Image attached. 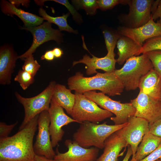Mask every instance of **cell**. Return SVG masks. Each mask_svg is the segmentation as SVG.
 I'll list each match as a JSON object with an SVG mask.
<instances>
[{
  "instance_id": "obj_37",
  "label": "cell",
  "mask_w": 161,
  "mask_h": 161,
  "mask_svg": "<svg viewBox=\"0 0 161 161\" xmlns=\"http://www.w3.org/2000/svg\"><path fill=\"white\" fill-rule=\"evenodd\" d=\"M55 57L52 50L47 51L41 57L42 60H46L48 61H52L53 60Z\"/></svg>"
},
{
  "instance_id": "obj_12",
  "label": "cell",
  "mask_w": 161,
  "mask_h": 161,
  "mask_svg": "<svg viewBox=\"0 0 161 161\" xmlns=\"http://www.w3.org/2000/svg\"><path fill=\"white\" fill-rule=\"evenodd\" d=\"M121 133L132 151L133 159L144 135L149 132V123L146 120L133 116L129 117L127 125L120 129Z\"/></svg>"
},
{
  "instance_id": "obj_28",
  "label": "cell",
  "mask_w": 161,
  "mask_h": 161,
  "mask_svg": "<svg viewBox=\"0 0 161 161\" xmlns=\"http://www.w3.org/2000/svg\"><path fill=\"white\" fill-rule=\"evenodd\" d=\"M14 80L19 83L20 86L24 90H26L34 81L33 76L23 70H19Z\"/></svg>"
},
{
  "instance_id": "obj_3",
  "label": "cell",
  "mask_w": 161,
  "mask_h": 161,
  "mask_svg": "<svg viewBox=\"0 0 161 161\" xmlns=\"http://www.w3.org/2000/svg\"><path fill=\"white\" fill-rule=\"evenodd\" d=\"M127 123L113 125H107L106 122L97 124L85 121L80 123L79 128L73 134V140L84 148L92 146L103 149L106 139Z\"/></svg>"
},
{
  "instance_id": "obj_22",
  "label": "cell",
  "mask_w": 161,
  "mask_h": 161,
  "mask_svg": "<svg viewBox=\"0 0 161 161\" xmlns=\"http://www.w3.org/2000/svg\"><path fill=\"white\" fill-rule=\"evenodd\" d=\"M118 58L116 62L119 65L122 64L129 58L136 56L141 47L130 38L121 35L117 44Z\"/></svg>"
},
{
  "instance_id": "obj_31",
  "label": "cell",
  "mask_w": 161,
  "mask_h": 161,
  "mask_svg": "<svg viewBox=\"0 0 161 161\" xmlns=\"http://www.w3.org/2000/svg\"><path fill=\"white\" fill-rule=\"evenodd\" d=\"M97 1L98 8L104 11L112 9L119 4H128L129 0H98Z\"/></svg>"
},
{
  "instance_id": "obj_36",
  "label": "cell",
  "mask_w": 161,
  "mask_h": 161,
  "mask_svg": "<svg viewBox=\"0 0 161 161\" xmlns=\"http://www.w3.org/2000/svg\"><path fill=\"white\" fill-rule=\"evenodd\" d=\"M149 132L161 138V118L149 125Z\"/></svg>"
},
{
  "instance_id": "obj_16",
  "label": "cell",
  "mask_w": 161,
  "mask_h": 161,
  "mask_svg": "<svg viewBox=\"0 0 161 161\" xmlns=\"http://www.w3.org/2000/svg\"><path fill=\"white\" fill-rule=\"evenodd\" d=\"M82 38L83 48L90 53L85 43L84 37H82ZM90 54L92 58L86 54L83 56L82 59L74 61L72 66L79 63L85 64L86 65V73L88 75L97 73L96 70L98 69L102 70L105 72H113L116 69L115 66L116 60L114 58L107 55L104 57L98 58Z\"/></svg>"
},
{
  "instance_id": "obj_32",
  "label": "cell",
  "mask_w": 161,
  "mask_h": 161,
  "mask_svg": "<svg viewBox=\"0 0 161 161\" xmlns=\"http://www.w3.org/2000/svg\"><path fill=\"white\" fill-rule=\"evenodd\" d=\"M54 1L65 6L72 16L73 19L77 23H80L82 21V19L80 14L78 12L76 9L67 0H43L44 2L47 1Z\"/></svg>"
},
{
  "instance_id": "obj_10",
  "label": "cell",
  "mask_w": 161,
  "mask_h": 161,
  "mask_svg": "<svg viewBox=\"0 0 161 161\" xmlns=\"http://www.w3.org/2000/svg\"><path fill=\"white\" fill-rule=\"evenodd\" d=\"M21 28L29 31L33 37L30 47L25 53L18 56V58L22 60L32 54L37 48L45 42L53 40L59 44L63 41V34L59 30L53 29L52 23L47 21L38 26L29 28L21 27Z\"/></svg>"
},
{
  "instance_id": "obj_4",
  "label": "cell",
  "mask_w": 161,
  "mask_h": 161,
  "mask_svg": "<svg viewBox=\"0 0 161 161\" xmlns=\"http://www.w3.org/2000/svg\"><path fill=\"white\" fill-rule=\"evenodd\" d=\"M154 69L153 64L145 53L134 56L127 59L121 68L114 71L127 91L138 88L142 78Z\"/></svg>"
},
{
  "instance_id": "obj_42",
  "label": "cell",
  "mask_w": 161,
  "mask_h": 161,
  "mask_svg": "<svg viewBox=\"0 0 161 161\" xmlns=\"http://www.w3.org/2000/svg\"><path fill=\"white\" fill-rule=\"evenodd\" d=\"M156 161H161V158L159 159L158 160Z\"/></svg>"
},
{
  "instance_id": "obj_39",
  "label": "cell",
  "mask_w": 161,
  "mask_h": 161,
  "mask_svg": "<svg viewBox=\"0 0 161 161\" xmlns=\"http://www.w3.org/2000/svg\"><path fill=\"white\" fill-rule=\"evenodd\" d=\"M9 2L14 4V5L18 4H22L23 5H25V6L27 7L28 4L30 2L29 0H9Z\"/></svg>"
},
{
  "instance_id": "obj_25",
  "label": "cell",
  "mask_w": 161,
  "mask_h": 161,
  "mask_svg": "<svg viewBox=\"0 0 161 161\" xmlns=\"http://www.w3.org/2000/svg\"><path fill=\"white\" fill-rule=\"evenodd\" d=\"M106 47L107 51V55L115 57L114 49L120 35L117 30L105 29L103 31Z\"/></svg>"
},
{
  "instance_id": "obj_8",
  "label": "cell",
  "mask_w": 161,
  "mask_h": 161,
  "mask_svg": "<svg viewBox=\"0 0 161 161\" xmlns=\"http://www.w3.org/2000/svg\"><path fill=\"white\" fill-rule=\"evenodd\" d=\"M153 0H129L128 14H124L120 21L123 26L130 28L140 27L147 23L152 17Z\"/></svg>"
},
{
  "instance_id": "obj_26",
  "label": "cell",
  "mask_w": 161,
  "mask_h": 161,
  "mask_svg": "<svg viewBox=\"0 0 161 161\" xmlns=\"http://www.w3.org/2000/svg\"><path fill=\"white\" fill-rule=\"evenodd\" d=\"M71 1L76 9H83L86 14L90 16L95 15L98 8L96 0H73Z\"/></svg>"
},
{
  "instance_id": "obj_23",
  "label": "cell",
  "mask_w": 161,
  "mask_h": 161,
  "mask_svg": "<svg viewBox=\"0 0 161 161\" xmlns=\"http://www.w3.org/2000/svg\"><path fill=\"white\" fill-rule=\"evenodd\" d=\"M161 143V137L149 132L143 136L134 158L130 161H140L157 148Z\"/></svg>"
},
{
  "instance_id": "obj_7",
  "label": "cell",
  "mask_w": 161,
  "mask_h": 161,
  "mask_svg": "<svg viewBox=\"0 0 161 161\" xmlns=\"http://www.w3.org/2000/svg\"><path fill=\"white\" fill-rule=\"evenodd\" d=\"M56 84L54 81L50 82L42 92L32 97H24L18 92H15L17 99L22 105L24 110V118L19 130L22 129L35 116L44 111H48Z\"/></svg>"
},
{
  "instance_id": "obj_2",
  "label": "cell",
  "mask_w": 161,
  "mask_h": 161,
  "mask_svg": "<svg viewBox=\"0 0 161 161\" xmlns=\"http://www.w3.org/2000/svg\"><path fill=\"white\" fill-rule=\"evenodd\" d=\"M67 84L71 90L83 94L86 92L99 90L110 96L121 95L123 86L114 72H97L94 76L84 77L80 72L69 78Z\"/></svg>"
},
{
  "instance_id": "obj_9",
  "label": "cell",
  "mask_w": 161,
  "mask_h": 161,
  "mask_svg": "<svg viewBox=\"0 0 161 161\" xmlns=\"http://www.w3.org/2000/svg\"><path fill=\"white\" fill-rule=\"evenodd\" d=\"M50 118L48 112L44 111L39 115L38 119V133L33 145L36 155L54 159L56 155L50 138L49 127Z\"/></svg>"
},
{
  "instance_id": "obj_15",
  "label": "cell",
  "mask_w": 161,
  "mask_h": 161,
  "mask_svg": "<svg viewBox=\"0 0 161 161\" xmlns=\"http://www.w3.org/2000/svg\"><path fill=\"white\" fill-rule=\"evenodd\" d=\"M117 31L121 35L127 37L142 47L145 41L151 38L161 36V22H155L151 18L145 24L136 28L119 27Z\"/></svg>"
},
{
  "instance_id": "obj_20",
  "label": "cell",
  "mask_w": 161,
  "mask_h": 161,
  "mask_svg": "<svg viewBox=\"0 0 161 161\" xmlns=\"http://www.w3.org/2000/svg\"><path fill=\"white\" fill-rule=\"evenodd\" d=\"M138 88L150 97L161 101V78L154 69L142 78Z\"/></svg>"
},
{
  "instance_id": "obj_14",
  "label": "cell",
  "mask_w": 161,
  "mask_h": 161,
  "mask_svg": "<svg viewBox=\"0 0 161 161\" xmlns=\"http://www.w3.org/2000/svg\"><path fill=\"white\" fill-rule=\"evenodd\" d=\"M65 145L68 148L64 153L59 152L56 149L54 159L56 161H95L99 153V149L92 147L86 148L80 146L74 140L67 139Z\"/></svg>"
},
{
  "instance_id": "obj_13",
  "label": "cell",
  "mask_w": 161,
  "mask_h": 161,
  "mask_svg": "<svg viewBox=\"0 0 161 161\" xmlns=\"http://www.w3.org/2000/svg\"><path fill=\"white\" fill-rule=\"evenodd\" d=\"M50 118L49 132L53 147H55L62 140L64 131L62 127L73 122H77L68 116L63 108L51 100L48 110Z\"/></svg>"
},
{
  "instance_id": "obj_30",
  "label": "cell",
  "mask_w": 161,
  "mask_h": 161,
  "mask_svg": "<svg viewBox=\"0 0 161 161\" xmlns=\"http://www.w3.org/2000/svg\"><path fill=\"white\" fill-rule=\"evenodd\" d=\"M145 53L151 62L154 69L161 78V50H152Z\"/></svg>"
},
{
  "instance_id": "obj_6",
  "label": "cell",
  "mask_w": 161,
  "mask_h": 161,
  "mask_svg": "<svg viewBox=\"0 0 161 161\" xmlns=\"http://www.w3.org/2000/svg\"><path fill=\"white\" fill-rule=\"evenodd\" d=\"M75 101L71 115L78 123L85 121L98 123L112 117L113 114L101 108L83 94L75 92Z\"/></svg>"
},
{
  "instance_id": "obj_5",
  "label": "cell",
  "mask_w": 161,
  "mask_h": 161,
  "mask_svg": "<svg viewBox=\"0 0 161 161\" xmlns=\"http://www.w3.org/2000/svg\"><path fill=\"white\" fill-rule=\"evenodd\" d=\"M88 99L95 103L100 108L114 114L110 118L115 125L126 123L130 117L134 116L136 110L130 103H123L112 100L105 94L95 91L86 92L83 93Z\"/></svg>"
},
{
  "instance_id": "obj_19",
  "label": "cell",
  "mask_w": 161,
  "mask_h": 161,
  "mask_svg": "<svg viewBox=\"0 0 161 161\" xmlns=\"http://www.w3.org/2000/svg\"><path fill=\"white\" fill-rule=\"evenodd\" d=\"M0 4L1 11L4 14L10 16L14 15L17 16L22 21L25 27L38 26L42 24L44 20L42 17L18 8L7 1L1 0Z\"/></svg>"
},
{
  "instance_id": "obj_1",
  "label": "cell",
  "mask_w": 161,
  "mask_h": 161,
  "mask_svg": "<svg viewBox=\"0 0 161 161\" xmlns=\"http://www.w3.org/2000/svg\"><path fill=\"white\" fill-rule=\"evenodd\" d=\"M39 115L14 135L0 139V161H33V140Z\"/></svg>"
},
{
  "instance_id": "obj_40",
  "label": "cell",
  "mask_w": 161,
  "mask_h": 161,
  "mask_svg": "<svg viewBox=\"0 0 161 161\" xmlns=\"http://www.w3.org/2000/svg\"><path fill=\"white\" fill-rule=\"evenodd\" d=\"M33 161H56L54 159L48 158L43 156L35 155Z\"/></svg>"
},
{
  "instance_id": "obj_29",
  "label": "cell",
  "mask_w": 161,
  "mask_h": 161,
  "mask_svg": "<svg viewBox=\"0 0 161 161\" xmlns=\"http://www.w3.org/2000/svg\"><path fill=\"white\" fill-rule=\"evenodd\" d=\"M24 63L22 66V70L26 71L34 77L41 67L38 61L35 60L32 54L24 59Z\"/></svg>"
},
{
  "instance_id": "obj_11",
  "label": "cell",
  "mask_w": 161,
  "mask_h": 161,
  "mask_svg": "<svg viewBox=\"0 0 161 161\" xmlns=\"http://www.w3.org/2000/svg\"><path fill=\"white\" fill-rule=\"evenodd\" d=\"M130 103L135 109L134 116L143 118L151 125L161 118V101L155 100L141 91Z\"/></svg>"
},
{
  "instance_id": "obj_21",
  "label": "cell",
  "mask_w": 161,
  "mask_h": 161,
  "mask_svg": "<svg viewBox=\"0 0 161 161\" xmlns=\"http://www.w3.org/2000/svg\"><path fill=\"white\" fill-rule=\"evenodd\" d=\"M71 91L64 85L56 84L51 99L64 109L67 113L70 115L75 101V95Z\"/></svg>"
},
{
  "instance_id": "obj_35",
  "label": "cell",
  "mask_w": 161,
  "mask_h": 161,
  "mask_svg": "<svg viewBox=\"0 0 161 161\" xmlns=\"http://www.w3.org/2000/svg\"><path fill=\"white\" fill-rule=\"evenodd\" d=\"M161 158V143L154 151L140 161H156Z\"/></svg>"
},
{
  "instance_id": "obj_34",
  "label": "cell",
  "mask_w": 161,
  "mask_h": 161,
  "mask_svg": "<svg viewBox=\"0 0 161 161\" xmlns=\"http://www.w3.org/2000/svg\"><path fill=\"white\" fill-rule=\"evenodd\" d=\"M151 14L154 20L159 18L158 21L161 22V0L154 1L152 4Z\"/></svg>"
},
{
  "instance_id": "obj_38",
  "label": "cell",
  "mask_w": 161,
  "mask_h": 161,
  "mask_svg": "<svg viewBox=\"0 0 161 161\" xmlns=\"http://www.w3.org/2000/svg\"><path fill=\"white\" fill-rule=\"evenodd\" d=\"M55 58H61L63 54V50L59 48L55 47L52 50Z\"/></svg>"
},
{
  "instance_id": "obj_41",
  "label": "cell",
  "mask_w": 161,
  "mask_h": 161,
  "mask_svg": "<svg viewBox=\"0 0 161 161\" xmlns=\"http://www.w3.org/2000/svg\"><path fill=\"white\" fill-rule=\"evenodd\" d=\"M128 150L126 154L122 161H129L131 156L132 155V151L130 145L128 146Z\"/></svg>"
},
{
  "instance_id": "obj_18",
  "label": "cell",
  "mask_w": 161,
  "mask_h": 161,
  "mask_svg": "<svg viewBox=\"0 0 161 161\" xmlns=\"http://www.w3.org/2000/svg\"><path fill=\"white\" fill-rule=\"evenodd\" d=\"M120 129L106 139L104 143L103 153L95 161H118L120 152L123 148L128 146Z\"/></svg>"
},
{
  "instance_id": "obj_17",
  "label": "cell",
  "mask_w": 161,
  "mask_h": 161,
  "mask_svg": "<svg viewBox=\"0 0 161 161\" xmlns=\"http://www.w3.org/2000/svg\"><path fill=\"white\" fill-rule=\"evenodd\" d=\"M18 56L13 47L4 44L0 48V84H10Z\"/></svg>"
},
{
  "instance_id": "obj_27",
  "label": "cell",
  "mask_w": 161,
  "mask_h": 161,
  "mask_svg": "<svg viewBox=\"0 0 161 161\" xmlns=\"http://www.w3.org/2000/svg\"><path fill=\"white\" fill-rule=\"evenodd\" d=\"M161 50V36L155 37L146 40L135 56L148 51Z\"/></svg>"
},
{
  "instance_id": "obj_24",
  "label": "cell",
  "mask_w": 161,
  "mask_h": 161,
  "mask_svg": "<svg viewBox=\"0 0 161 161\" xmlns=\"http://www.w3.org/2000/svg\"><path fill=\"white\" fill-rule=\"evenodd\" d=\"M38 12L39 15L42 17L44 20H47V21L50 23H53L57 25L60 31H65L75 34L78 33L76 30L72 28L67 23V19L69 15V13L63 14L61 16L54 17L48 15L45 10L41 7L39 9Z\"/></svg>"
},
{
  "instance_id": "obj_33",
  "label": "cell",
  "mask_w": 161,
  "mask_h": 161,
  "mask_svg": "<svg viewBox=\"0 0 161 161\" xmlns=\"http://www.w3.org/2000/svg\"><path fill=\"white\" fill-rule=\"evenodd\" d=\"M17 122L10 125H7L3 122L0 123V139L8 137L13 129L16 126Z\"/></svg>"
}]
</instances>
